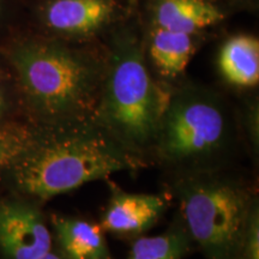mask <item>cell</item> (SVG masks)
Instances as JSON below:
<instances>
[{"label":"cell","mask_w":259,"mask_h":259,"mask_svg":"<svg viewBox=\"0 0 259 259\" xmlns=\"http://www.w3.org/2000/svg\"><path fill=\"white\" fill-rule=\"evenodd\" d=\"M132 166L135 158L89 119L30 132L8 171L23 198L42 202Z\"/></svg>","instance_id":"cell-1"},{"label":"cell","mask_w":259,"mask_h":259,"mask_svg":"<svg viewBox=\"0 0 259 259\" xmlns=\"http://www.w3.org/2000/svg\"><path fill=\"white\" fill-rule=\"evenodd\" d=\"M29 108L42 126L92 119L105 78L102 65L83 52L25 41L10 52Z\"/></svg>","instance_id":"cell-2"},{"label":"cell","mask_w":259,"mask_h":259,"mask_svg":"<svg viewBox=\"0 0 259 259\" xmlns=\"http://www.w3.org/2000/svg\"><path fill=\"white\" fill-rule=\"evenodd\" d=\"M169 97L151 78L141 45L121 37L113 48L92 121L135 158L153 149Z\"/></svg>","instance_id":"cell-3"},{"label":"cell","mask_w":259,"mask_h":259,"mask_svg":"<svg viewBox=\"0 0 259 259\" xmlns=\"http://www.w3.org/2000/svg\"><path fill=\"white\" fill-rule=\"evenodd\" d=\"M180 216L206 259H236L253 198L215 169L185 171L174 184Z\"/></svg>","instance_id":"cell-4"},{"label":"cell","mask_w":259,"mask_h":259,"mask_svg":"<svg viewBox=\"0 0 259 259\" xmlns=\"http://www.w3.org/2000/svg\"><path fill=\"white\" fill-rule=\"evenodd\" d=\"M233 130L222 102L200 89L169 97L155 135L156 156L185 171L213 169L231 147Z\"/></svg>","instance_id":"cell-5"},{"label":"cell","mask_w":259,"mask_h":259,"mask_svg":"<svg viewBox=\"0 0 259 259\" xmlns=\"http://www.w3.org/2000/svg\"><path fill=\"white\" fill-rule=\"evenodd\" d=\"M52 250L50 228L31 200H0V258L41 259Z\"/></svg>","instance_id":"cell-6"},{"label":"cell","mask_w":259,"mask_h":259,"mask_svg":"<svg viewBox=\"0 0 259 259\" xmlns=\"http://www.w3.org/2000/svg\"><path fill=\"white\" fill-rule=\"evenodd\" d=\"M161 197L147 193H128L113 190L103 213L101 228L116 235H138L150 229L164 211Z\"/></svg>","instance_id":"cell-7"},{"label":"cell","mask_w":259,"mask_h":259,"mask_svg":"<svg viewBox=\"0 0 259 259\" xmlns=\"http://www.w3.org/2000/svg\"><path fill=\"white\" fill-rule=\"evenodd\" d=\"M113 0H52L44 10L52 30L67 35H89L111 21Z\"/></svg>","instance_id":"cell-8"},{"label":"cell","mask_w":259,"mask_h":259,"mask_svg":"<svg viewBox=\"0 0 259 259\" xmlns=\"http://www.w3.org/2000/svg\"><path fill=\"white\" fill-rule=\"evenodd\" d=\"M57 251L65 259H114L101 226L87 220L54 216Z\"/></svg>","instance_id":"cell-9"},{"label":"cell","mask_w":259,"mask_h":259,"mask_svg":"<svg viewBox=\"0 0 259 259\" xmlns=\"http://www.w3.org/2000/svg\"><path fill=\"white\" fill-rule=\"evenodd\" d=\"M155 19L157 27L193 35L219 24L225 14L208 0H158Z\"/></svg>","instance_id":"cell-10"},{"label":"cell","mask_w":259,"mask_h":259,"mask_svg":"<svg viewBox=\"0 0 259 259\" xmlns=\"http://www.w3.org/2000/svg\"><path fill=\"white\" fill-rule=\"evenodd\" d=\"M219 69L227 82L252 88L259 82V41L251 35H236L220 50Z\"/></svg>","instance_id":"cell-11"},{"label":"cell","mask_w":259,"mask_h":259,"mask_svg":"<svg viewBox=\"0 0 259 259\" xmlns=\"http://www.w3.org/2000/svg\"><path fill=\"white\" fill-rule=\"evenodd\" d=\"M151 60L162 76L176 78L185 71L194 53L191 34L156 27L150 40Z\"/></svg>","instance_id":"cell-12"},{"label":"cell","mask_w":259,"mask_h":259,"mask_svg":"<svg viewBox=\"0 0 259 259\" xmlns=\"http://www.w3.org/2000/svg\"><path fill=\"white\" fill-rule=\"evenodd\" d=\"M192 247V239L179 215L162 234L136 239L126 259H184Z\"/></svg>","instance_id":"cell-13"},{"label":"cell","mask_w":259,"mask_h":259,"mask_svg":"<svg viewBox=\"0 0 259 259\" xmlns=\"http://www.w3.org/2000/svg\"><path fill=\"white\" fill-rule=\"evenodd\" d=\"M30 132L21 126L0 122V173L8 169L23 150Z\"/></svg>","instance_id":"cell-14"},{"label":"cell","mask_w":259,"mask_h":259,"mask_svg":"<svg viewBox=\"0 0 259 259\" xmlns=\"http://www.w3.org/2000/svg\"><path fill=\"white\" fill-rule=\"evenodd\" d=\"M236 259H259V210L253 200Z\"/></svg>","instance_id":"cell-15"},{"label":"cell","mask_w":259,"mask_h":259,"mask_svg":"<svg viewBox=\"0 0 259 259\" xmlns=\"http://www.w3.org/2000/svg\"><path fill=\"white\" fill-rule=\"evenodd\" d=\"M8 112V101H6V96L3 89L0 88V122H3V118Z\"/></svg>","instance_id":"cell-16"},{"label":"cell","mask_w":259,"mask_h":259,"mask_svg":"<svg viewBox=\"0 0 259 259\" xmlns=\"http://www.w3.org/2000/svg\"><path fill=\"white\" fill-rule=\"evenodd\" d=\"M41 259H65V258L57 250H52V251L48 252V253L45 255V257H42Z\"/></svg>","instance_id":"cell-17"}]
</instances>
